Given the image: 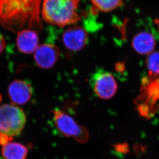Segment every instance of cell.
Instances as JSON below:
<instances>
[{"label": "cell", "instance_id": "1", "mask_svg": "<svg viewBox=\"0 0 159 159\" xmlns=\"http://www.w3.org/2000/svg\"><path fill=\"white\" fill-rule=\"evenodd\" d=\"M43 0H0V26L13 33L24 29H43L41 5Z\"/></svg>", "mask_w": 159, "mask_h": 159}, {"label": "cell", "instance_id": "2", "mask_svg": "<svg viewBox=\"0 0 159 159\" xmlns=\"http://www.w3.org/2000/svg\"><path fill=\"white\" fill-rule=\"evenodd\" d=\"M80 0H43L41 11L42 20L59 27L76 24L81 19L77 10Z\"/></svg>", "mask_w": 159, "mask_h": 159}, {"label": "cell", "instance_id": "3", "mask_svg": "<svg viewBox=\"0 0 159 159\" xmlns=\"http://www.w3.org/2000/svg\"><path fill=\"white\" fill-rule=\"evenodd\" d=\"M26 122L25 113L13 104L0 105V135L14 137L20 134Z\"/></svg>", "mask_w": 159, "mask_h": 159}, {"label": "cell", "instance_id": "4", "mask_svg": "<svg viewBox=\"0 0 159 159\" xmlns=\"http://www.w3.org/2000/svg\"><path fill=\"white\" fill-rule=\"evenodd\" d=\"M52 112L55 125L63 135L75 138L80 143H84L88 140L87 129L79 125L71 116L59 109L53 110Z\"/></svg>", "mask_w": 159, "mask_h": 159}, {"label": "cell", "instance_id": "5", "mask_svg": "<svg viewBox=\"0 0 159 159\" xmlns=\"http://www.w3.org/2000/svg\"><path fill=\"white\" fill-rule=\"evenodd\" d=\"M91 83L95 93L101 99H110L117 91L116 79L109 72L100 71L96 72L92 78Z\"/></svg>", "mask_w": 159, "mask_h": 159}, {"label": "cell", "instance_id": "6", "mask_svg": "<svg viewBox=\"0 0 159 159\" xmlns=\"http://www.w3.org/2000/svg\"><path fill=\"white\" fill-rule=\"evenodd\" d=\"M33 89L27 81L15 80L10 83L8 87V95L11 104L24 105L32 98Z\"/></svg>", "mask_w": 159, "mask_h": 159}, {"label": "cell", "instance_id": "7", "mask_svg": "<svg viewBox=\"0 0 159 159\" xmlns=\"http://www.w3.org/2000/svg\"><path fill=\"white\" fill-rule=\"evenodd\" d=\"M88 34L83 27L73 25L63 33L62 40L67 49L77 52L83 50L88 41Z\"/></svg>", "mask_w": 159, "mask_h": 159}, {"label": "cell", "instance_id": "8", "mask_svg": "<svg viewBox=\"0 0 159 159\" xmlns=\"http://www.w3.org/2000/svg\"><path fill=\"white\" fill-rule=\"evenodd\" d=\"M60 50L54 44H44L39 46L34 53L36 65L44 69L53 67L60 56Z\"/></svg>", "mask_w": 159, "mask_h": 159}, {"label": "cell", "instance_id": "9", "mask_svg": "<svg viewBox=\"0 0 159 159\" xmlns=\"http://www.w3.org/2000/svg\"><path fill=\"white\" fill-rule=\"evenodd\" d=\"M37 32L30 29H24L17 33L16 45L19 51L24 54L34 53L39 47Z\"/></svg>", "mask_w": 159, "mask_h": 159}, {"label": "cell", "instance_id": "10", "mask_svg": "<svg viewBox=\"0 0 159 159\" xmlns=\"http://www.w3.org/2000/svg\"><path fill=\"white\" fill-rule=\"evenodd\" d=\"M156 45V41L153 35L146 31L137 33L131 42L132 48L141 55H148L152 52Z\"/></svg>", "mask_w": 159, "mask_h": 159}, {"label": "cell", "instance_id": "11", "mask_svg": "<svg viewBox=\"0 0 159 159\" xmlns=\"http://www.w3.org/2000/svg\"><path fill=\"white\" fill-rule=\"evenodd\" d=\"M2 154L5 159H26L28 150L20 143L8 142L3 146Z\"/></svg>", "mask_w": 159, "mask_h": 159}, {"label": "cell", "instance_id": "12", "mask_svg": "<svg viewBox=\"0 0 159 159\" xmlns=\"http://www.w3.org/2000/svg\"><path fill=\"white\" fill-rule=\"evenodd\" d=\"M95 9L102 12H109L116 9L123 4V0H90Z\"/></svg>", "mask_w": 159, "mask_h": 159}, {"label": "cell", "instance_id": "13", "mask_svg": "<svg viewBox=\"0 0 159 159\" xmlns=\"http://www.w3.org/2000/svg\"><path fill=\"white\" fill-rule=\"evenodd\" d=\"M146 64L149 76L156 78L159 76V52H152L147 55Z\"/></svg>", "mask_w": 159, "mask_h": 159}, {"label": "cell", "instance_id": "14", "mask_svg": "<svg viewBox=\"0 0 159 159\" xmlns=\"http://www.w3.org/2000/svg\"><path fill=\"white\" fill-rule=\"evenodd\" d=\"M5 47H6V41L5 40L4 37L0 33V54L3 52Z\"/></svg>", "mask_w": 159, "mask_h": 159}, {"label": "cell", "instance_id": "15", "mask_svg": "<svg viewBox=\"0 0 159 159\" xmlns=\"http://www.w3.org/2000/svg\"><path fill=\"white\" fill-rule=\"evenodd\" d=\"M155 23H156V24L157 27V29H158V31L159 32V18H158V19H157L156 20H155Z\"/></svg>", "mask_w": 159, "mask_h": 159}, {"label": "cell", "instance_id": "16", "mask_svg": "<svg viewBox=\"0 0 159 159\" xmlns=\"http://www.w3.org/2000/svg\"><path fill=\"white\" fill-rule=\"evenodd\" d=\"M157 81V83H158V100L159 101V76L156 78Z\"/></svg>", "mask_w": 159, "mask_h": 159}]
</instances>
